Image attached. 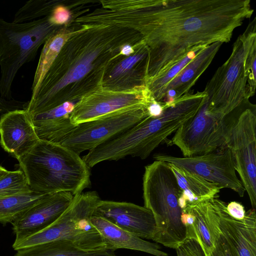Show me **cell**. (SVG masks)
<instances>
[{"instance_id":"6da1fadb","label":"cell","mask_w":256,"mask_h":256,"mask_svg":"<svg viewBox=\"0 0 256 256\" xmlns=\"http://www.w3.org/2000/svg\"><path fill=\"white\" fill-rule=\"evenodd\" d=\"M90 14L94 25L133 30L149 52L146 82L164 74L190 51L230 42L254 12L249 0H101Z\"/></svg>"},{"instance_id":"7a4b0ae2","label":"cell","mask_w":256,"mask_h":256,"mask_svg":"<svg viewBox=\"0 0 256 256\" xmlns=\"http://www.w3.org/2000/svg\"><path fill=\"white\" fill-rule=\"evenodd\" d=\"M142 40L139 33L126 28L80 24L62 48L26 110L33 115L66 102H78L102 87L108 65L124 46Z\"/></svg>"},{"instance_id":"3957f363","label":"cell","mask_w":256,"mask_h":256,"mask_svg":"<svg viewBox=\"0 0 256 256\" xmlns=\"http://www.w3.org/2000/svg\"><path fill=\"white\" fill-rule=\"evenodd\" d=\"M32 190L48 194L82 192L90 184V168L82 158L60 144L40 140L17 160Z\"/></svg>"},{"instance_id":"277c9868","label":"cell","mask_w":256,"mask_h":256,"mask_svg":"<svg viewBox=\"0 0 256 256\" xmlns=\"http://www.w3.org/2000/svg\"><path fill=\"white\" fill-rule=\"evenodd\" d=\"M144 206L152 213L156 226L152 240L176 249L186 238L178 204L180 190L168 164L155 160L146 166L142 178Z\"/></svg>"},{"instance_id":"5b68a950","label":"cell","mask_w":256,"mask_h":256,"mask_svg":"<svg viewBox=\"0 0 256 256\" xmlns=\"http://www.w3.org/2000/svg\"><path fill=\"white\" fill-rule=\"evenodd\" d=\"M60 26L47 16L23 23L6 21L0 18V95L10 100L12 86L18 70L34 61L40 47Z\"/></svg>"},{"instance_id":"8992f818","label":"cell","mask_w":256,"mask_h":256,"mask_svg":"<svg viewBox=\"0 0 256 256\" xmlns=\"http://www.w3.org/2000/svg\"><path fill=\"white\" fill-rule=\"evenodd\" d=\"M100 200L95 191L74 195L69 206L54 222L40 232L13 244L12 248L18 250L64 240L71 242L85 250L94 252L106 249L101 235L91 222L96 207Z\"/></svg>"},{"instance_id":"52a82bcc","label":"cell","mask_w":256,"mask_h":256,"mask_svg":"<svg viewBox=\"0 0 256 256\" xmlns=\"http://www.w3.org/2000/svg\"><path fill=\"white\" fill-rule=\"evenodd\" d=\"M256 30L255 18L234 42L228 58L208 82L204 91L207 94L206 102L210 106L231 113L249 100L244 60L250 46L256 38Z\"/></svg>"},{"instance_id":"ba28073f","label":"cell","mask_w":256,"mask_h":256,"mask_svg":"<svg viewBox=\"0 0 256 256\" xmlns=\"http://www.w3.org/2000/svg\"><path fill=\"white\" fill-rule=\"evenodd\" d=\"M147 106L125 108L80 124L60 144L80 155L112 139L147 117Z\"/></svg>"},{"instance_id":"9c48e42d","label":"cell","mask_w":256,"mask_h":256,"mask_svg":"<svg viewBox=\"0 0 256 256\" xmlns=\"http://www.w3.org/2000/svg\"><path fill=\"white\" fill-rule=\"evenodd\" d=\"M256 106L250 103L240 114L226 142L253 209L256 208Z\"/></svg>"},{"instance_id":"30bf717a","label":"cell","mask_w":256,"mask_h":256,"mask_svg":"<svg viewBox=\"0 0 256 256\" xmlns=\"http://www.w3.org/2000/svg\"><path fill=\"white\" fill-rule=\"evenodd\" d=\"M154 158L189 170L222 188L231 189L241 197L246 192L236 174L233 157L227 147L201 155L178 157L158 154Z\"/></svg>"},{"instance_id":"8fae6325","label":"cell","mask_w":256,"mask_h":256,"mask_svg":"<svg viewBox=\"0 0 256 256\" xmlns=\"http://www.w3.org/2000/svg\"><path fill=\"white\" fill-rule=\"evenodd\" d=\"M152 97L146 86L124 91L102 87L84 96L76 104L70 119L78 126L122 110L147 105Z\"/></svg>"},{"instance_id":"7c38bea8","label":"cell","mask_w":256,"mask_h":256,"mask_svg":"<svg viewBox=\"0 0 256 256\" xmlns=\"http://www.w3.org/2000/svg\"><path fill=\"white\" fill-rule=\"evenodd\" d=\"M212 202L217 226L234 256H256V209L237 220L229 214L225 202L216 197Z\"/></svg>"},{"instance_id":"4fadbf2b","label":"cell","mask_w":256,"mask_h":256,"mask_svg":"<svg viewBox=\"0 0 256 256\" xmlns=\"http://www.w3.org/2000/svg\"><path fill=\"white\" fill-rule=\"evenodd\" d=\"M148 56V49L143 40L135 46L134 52L130 55L120 54L108 65L102 88L124 91L146 86Z\"/></svg>"},{"instance_id":"5bb4252c","label":"cell","mask_w":256,"mask_h":256,"mask_svg":"<svg viewBox=\"0 0 256 256\" xmlns=\"http://www.w3.org/2000/svg\"><path fill=\"white\" fill-rule=\"evenodd\" d=\"M92 216L102 218L142 238L152 240L154 238V218L152 212L144 206L100 200Z\"/></svg>"},{"instance_id":"9a60e30c","label":"cell","mask_w":256,"mask_h":256,"mask_svg":"<svg viewBox=\"0 0 256 256\" xmlns=\"http://www.w3.org/2000/svg\"><path fill=\"white\" fill-rule=\"evenodd\" d=\"M70 192L46 194L12 223L16 244L40 232L54 222L74 198Z\"/></svg>"},{"instance_id":"2e32d148","label":"cell","mask_w":256,"mask_h":256,"mask_svg":"<svg viewBox=\"0 0 256 256\" xmlns=\"http://www.w3.org/2000/svg\"><path fill=\"white\" fill-rule=\"evenodd\" d=\"M38 140L30 117L26 110L10 112L0 120V146L16 160L28 153Z\"/></svg>"},{"instance_id":"e0dca14e","label":"cell","mask_w":256,"mask_h":256,"mask_svg":"<svg viewBox=\"0 0 256 256\" xmlns=\"http://www.w3.org/2000/svg\"><path fill=\"white\" fill-rule=\"evenodd\" d=\"M222 43L216 42L204 48L157 94L154 99L166 105L189 92L210 65Z\"/></svg>"},{"instance_id":"ac0fdd59","label":"cell","mask_w":256,"mask_h":256,"mask_svg":"<svg viewBox=\"0 0 256 256\" xmlns=\"http://www.w3.org/2000/svg\"><path fill=\"white\" fill-rule=\"evenodd\" d=\"M76 102H66L43 112L30 115L39 140L60 144L77 126L71 113Z\"/></svg>"},{"instance_id":"d6986e66","label":"cell","mask_w":256,"mask_h":256,"mask_svg":"<svg viewBox=\"0 0 256 256\" xmlns=\"http://www.w3.org/2000/svg\"><path fill=\"white\" fill-rule=\"evenodd\" d=\"M92 225L101 235L106 249L114 252L124 248L147 252L156 256H168L160 250V246L155 243L142 240L108 222L96 216L91 218Z\"/></svg>"},{"instance_id":"ffe728a7","label":"cell","mask_w":256,"mask_h":256,"mask_svg":"<svg viewBox=\"0 0 256 256\" xmlns=\"http://www.w3.org/2000/svg\"><path fill=\"white\" fill-rule=\"evenodd\" d=\"M168 164L180 190L178 204L182 210L216 197L222 188L189 170Z\"/></svg>"},{"instance_id":"44dd1931","label":"cell","mask_w":256,"mask_h":256,"mask_svg":"<svg viewBox=\"0 0 256 256\" xmlns=\"http://www.w3.org/2000/svg\"><path fill=\"white\" fill-rule=\"evenodd\" d=\"M80 24L73 22L58 27L44 44L32 86L31 98L36 94L48 70L59 54L62 48Z\"/></svg>"},{"instance_id":"7402d4cb","label":"cell","mask_w":256,"mask_h":256,"mask_svg":"<svg viewBox=\"0 0 256 256\" xmlns=\"http://www.w3.org/2000/svg\"><path fill=\"white\" fill-rule=\"evenodd\" d=\"M14 256H116L110 250L88 251L71 242L56 240L18 250Z\"/></svg>"},{"instance_id":"603a6c76","label":"cell","mask_w":256,"mask_h":256,"mask_svg":"<svg viewBox=\"0 0 256 256\" xmlns=\"http://www.w3.org/2000/svg\"><path fill=\"white\" fill-rule=\"evenodd\" d=\"M46 195L33 192L0 198V223L12 224Z\"/></svg>"},{"instance_id":"cb8c5ba5","label":"cell","mask_w":256,"mask_h":256,"mask_svg":"<svg viewBox=\"0 0 256 256\" xmlns=\"http://www.w3.org/2000/svg\"><path fill=\"white\" fill-rule=\"evenodd\" d=\"M189 210L194 216V224L186 228V238L196 240L208 254L214 247L213 238L210 231L204 202L194 206L186 208L183 210Z\"/></svg>"},{"instance_id":"d4e9b609","label":"cell","mask_w":256,"mask_h":256,"mask_svg":"<svg viewBox=\"0 0 256 256\" xmlns=\"http://www.w3.org/2000/svg\"><path fill=\"white\" fill-rule=\"evenodd\" d=\"M60 2L58 0H30L18 9L14 14L13 22H30L50 16ZM39 19V18H38Z\"/></svg>"},{"instance_id":"484cf974","label":"cell","mask_w":256,"mask_h":256,"mask_svg":"<svg viewBox=\"0 0 256 256\" xmlns=\"http://www.w3.org/2000/svg\"><path fill=\"white\" fill-rule=\"evenodd\" d=\"M204 48H198L190 52L184 58L164 74L148 81L146 86L153 98Z\"/></svg>"},{"instance_id":"4316f807","label":"cell","mask_w":256,"mask_h":256,"mask_svg":"<svg viewBox=\"0 0 256 256\" xmlns=\"http://www.w3.org/2000/svg\"><path fill=\"white\" fill-rule=\"evenodd\" d=\"M204 208L208 228L214 240V247L206 256H234L217 226L211 200L205 202Z\"/></svg>"},{"instance_id":"83f0119b","label":"cell","mask_w":256,"mask_h":256,"mask_svg":"<svg viewBox=\"0 0 256 256\" xmlns=\"http://www.w3.org/2000/svg\"><path fill=\"white\" fill-rule=\"evenodd\" d=\"M33 192L21 170L10 171L0 180V198Z\"/></svg>"},{"instance_id":"f1b7e54d","label":"cell","mask_w":256,"mask_h":256,"mask_svg":"<svg viewBox=\"0 0 256 256\" xmlns=\"http://www.w3.org/2000/svg\"><path fill=\"white\" fill-rule=\"evenodd\" d=\"M244 69L248 78L247 95L250 98L254 94L256 85V38L252 42L246 52Z\"/></svg>"},{"instance_id":"f546056e","label":"cell","mask_w":256,"mask_h":256,"mask_svg":"<svg viewBox=\"0 0 256 256\" xmlns=\"http://www.w3.org/2000/svg\"><path fill=\"white\" fill-rule=\"evenodd\" d=\"M176 250L178 256H206L199 243L192 238H186Z\"/></svg>"},{"instance_id":"4dcf8cb0","label":"cell","mask_w":256,"mask_h":256,"mask_svg":"<svg viewBox=\"0 0 256 256\" xmlns=\"http://www.w3.org/2000/svg\"><path fill=\"white\" fill-rule=\"evenodd\" d=\"M28 102L20 101L14 98L8 100L0 95V120L8 112L18 110H26Z\"/></svg>"},{"instance_id":"1f68e13d","label":"cell","mask_w":256,"mask_h":256,"mask_svg":"<svg viewBox=\"0 0 256 256\" xmlns=\"http://www.w3.org/2000/svg\"><path fill=\"white\" fill-rule=\"evenodd\" d=\"M226 208L229 214L234 218L242 220L246 216L244 206L240 202H231L226 204Z\"/></svg>"},{"instance_id":"d6a6232c","label":"cell","mask_w":256,"mask_h":256,"mask_svg":"<svg viewBox=\"0 0 256 256\" xmlns=\"http://www.w3.org/2000/svg\"><path fill=\"white\" fill-rule=\"evenodd\" d=\"M164 108V103L156 101L152 96L147 106L148 116L152 117L158 116L162 114Z\"/></svg>"},{"instance_id":"836d02e7","label":"cell","mask_w":256,"mask_h":256,"mask_svg":"<svg viewBox=\"0 0 256 256\" xmlns=\"http://www.w3.org/2000/svg\"><path fill=\"white\" fill-rule=\"evenodd\" d=\"M136 44L133 46L128 44L124 46L120 51V54L128 56L132 54L134 51V48Z\"/></svg>"},{"instance_id":"e575fe53","label":"cell","mask_w":256,"mask_h":256,"mask_svg":"<svg viewBox=\"0 0 256 256\" xmlns=\"http://www.w3.org/2000/svg\"><path fill=\"white\" fill-rule=\"evenodd\" d=\"M9 170H6L5 168L0 166V180L6 176Z\"/></svg>"},{"instance_id":"d590c367","label":"cell","mask_w":256,"mask_h":256,"mask_svg":"<svg viewBox=\"0 0 256 256\" xmlns=\"http://www.w3.org/2000/svg\"></svg>"}]
</instances>
